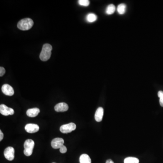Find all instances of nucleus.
<instances>
[{
  "instance_id": "obj_1",
  "label": "nucleus",
  "mask_w": 163,
  "mask_h": 163,
  "mask_svg": "<svg viewBox=\"0 0 163 163\" xmlns=\"http://www.w3.org/2000/svg\"><path fill=\"white\" fill-rule=\"evenodd\" d=\"M52 46L49 44H45L43 46L41 52L39 55L40 60L46 61L50 59L52 50Z\"/></svg>"
},
{
  "instance_id": "obj_2",
  "label": "nucleus",
  "mask_w": 163,
  "mask_h": 163,
  "mask_svg": "<svg viewBox=\"0 0 163 163\" xmlns=\"http://www.w3.org/2000/svg\"><path fill=\"white\" fill-rule=\"evenodd\" d=\"M34 25V22L30 18H25L19 21L17 24V27L22 31H27L31 28Z\"/></svg>"
},
{
  "instance_id": "obj_3",
  "label": "nucleus",
  "mask_w": 163,
  "mask_h": 163,
  "mask_svg": "<svg viewBox=\"0 0 163 163\" xmlns=\"http://www.w3.org/2000/svg\"><path fill=\"white\" fill-rule=\"evenodd\" d=\"M34 142L32 139H28L24 143V153L26 156H30L32 154Z\"/></svg>"
},
{
  "instance_id": "obj_4",
  "label": "nucleus",
  "mask_w": 163,
  "mask_h": 163,
  "mask_svg": "<svg viewBox=\"0 0 163 163\" xmlns=\"http://www.w3.org/2000/svg\"><path fill=\"white\" fill-rule=\"evenodd\" d=\"M76 128V125L73 122L65 124L61 126L60 128V131L63 133L66 134L71 132L74 131Z\"/></svg>"
},
{
  "instance_id": "obj_5",
  "label": "nucleus",
  "mask_w": 163,
  "mask_h": 163,
  "mask_svg": "<svg viewBox=\"0 0 163 163\" xmlns=\"http://www.w3.org/2000/svg\"><path fill=\"white\" fill-rule=\"evenodd\" d=\"M4 156L5 158L9 160L12 161L15 158V149L12 147H9L4 150Z\"/></svg>"
},
{
  "instance_id": "obj_6",
  "label": "nucleus",
  "mask_w": 163,
  "mask_h": 163,
  "mask_svg": "<svg viewBox=\"0 0 163 163\" xmlns=\"http://www.w3.org/2000/svg\"><path fill=\"white\" fill-rule=\"evenodd\" d=\"M14 110L12 108L8 107L4 104L0 105V113L3 116H7L14 114Z\"/></svg>"
},
{
  "instance_id": "obj_7",
  "label": "nucleus",
  "mask_w": 163,
  "mask_h": 163,
  "mask_svg": "<svg viewBox=\"0 0 163 163\" xmlns=\"http://www.w3.org/2000/svg\"><path fill=\"white\" fill-rule=\"evenodd\" d=\"M1 91L4 94L8 96H12L14 94V90L13 88L7 84H5L2 86Z\"/></svg>"
},
{
  "instance_id": "obj_8",
  "label": "nucleus",
  "mask_w": 163,
  "mask_h": 163,
  "mask_svg": "<svg viewBox=\"0 0 163 163\" xmlns=\"http://www.w3.org/2000/svg\"><path fill=\"white\" fill-rule=\"evenodd\" d=\"M64 142L63 139L61 138H56L52 140L51 142V146L53 148L57 149H60L61 147L64 145Z\"/></svg>"
},
{
  "instance_id": "obj_9",
  "label": "nucleus",
  "mask_w": 163,
  "mask_h": 163,
  "mask_svg": "<svg viewBox=\"0 0 163 163\" xmlns=\"http://www.w3.org/2000/svg\"><path fill=\"white\" fill-rule=\"evenodd\" d=\"M25 130L29 133H34L39 131V127L38 125L36 124L29 123L25 126Z\"/></svg>"
},
{
  "instance_id": "obj_10",
  "label": "nucleus",
  "mask_w": 163,
  "mask_h": 163,
  "mask_svg": "<svg viewBox=\"0 0 163 163\" xmlns=\"http://www.w3.org/2000/svg\"><path fill=\"white\" fill-rule=\"evenodd\" d=\"M69 106L65 102H60L56 104L54 107V110L57 112H64L68 111Z\"/></svg>"
},
{
  "instance_id": "obj_11",
  "label": "nucleus",
  "mask_w": 163,
  "mask_h": 163,
  "mask_svg": "<svg viewBox=\"0 0 163 163\" xmlns=\"http://www.w3.org/2000/svg\"><path fill=\"white\" fill-rule=\"evenodd\" d=\"M104 114V109L102 107H99L97 108L95 114V119L97 122H101L103 118Z\"/></svg>"
},
{
  "instance_id": "obj_12",
  "label": "nucleus",
  "mask_w": 163,
  "mask_h": 163,
  "mask_svg": "<svg viewBox=\"0 0 163 163\" xmlns=\"http://www.w3.org/2000/svg\"><path fill=\"white\" fill-rule=\"evenodd\" d=\"M40 112V110L38 108H31L27 111L26 114L28 117H34L37 116Z\"/></svg>"
},
{
  "instance_id": "obj_13",
  "label": "nucleus",
  "mask_w": 163,
  "mask_h": 163,
  "mask_svg": "<svg viewBox=\"0 0 163 163\" xmlns=\"http://www.w3.org/2000/svg\"><path fill=\"white\" fill-rule=\"evenodd\" d=\"M80 163H91V159L87 154H82L79 158Z\"/></svg>"
},
{
  "instance_id": "obj_14",
  "label": "nucleus",
  "mask_w": 163,
  "mask_h": 163,
  "mask_svg": "<svg viewBox=\"0 0 163 163\" xmlns=\"http://www.w3.org/2000/svg\"><path fill=\"white\" fill-rule=\"evenodd\" d=\"M126 9H127V6L125 4L122 3L118 5L117 6V12L120 15H123L126 12Z\"/></svg>"
},
{
  "instance_id": "obj_15",
  "label": "nucleus",
  "mask_w": 163,
  "mask_h": 163,
  "mask_svg": "<svg viewBox=\"0 0 163 163\" xmlns=\"http://www.w3.org/2000/svg\"><path fill=\"white\" fill-rule=\"evenodd\" d=\"M116 11V7L113 4H110L108 5L106 9V13L107 15H112Z\"/></svg>"
},
{
  "instance_id": "obj_16",
  "label": "nucleus",
  "mask_w": 163,
  "mask_h": 163,
  "mask_svg": "<svg viewBox=\"0 0 163 163\" xmlns=\"http://www.w3.org/2000/svg\"><path fill=\"white\" fill-rule=\"evenodd\" d=\"M97 20V16L94 13H89L86 16V20L90 23L94 22Z\"/></svg>"
},
{
  "instance_id": "obj_17",
  "label": "nucleus",
  "mask_w": 163,
  "mask_h": 163,
  "mask_svg": "<svg viewBox=\"0 0 163 163\" xmlns=\"http://www.w3.org/2000/svg\"><path fill=\"white\" fill-rule=\"evenodd\" d=\"M124 163H139V160L135 157H129L124 159Z\"/></svg>"
},
{
  "instance_id": "obj_18",
  "label": "nucleus",
  "mask_w": 163,
  "mask_h": 163,
  "mask_svg": "<svg viewBox=\"0 0 163 163\" xmlns=\"http://www.w3.org/2000/svg\"><path fill=\"white\" fill-rule=\"evenodd\" d=\"M78 3L81 6H88L90 4L89 0H79Z\"/></svg>"
},
{
  "instance_id": "obj_19",
  "label": "nucleus",
  "mask_w": 163,
  "mask_h": 163,
  "mask_svg": "<svg viewBox=\"0 0 163 163\" xmlns=\"http://www.w3.org/2000/svg\"><path fill=\"white\" fill-rule=\"evenodd\" d=\"M158 96L159 98V103L160 106L163 107V92L159 91L158 92Z\"/></svg>"
},
{
  "instance_id": "obj_20",
  "label": "nucleus",
  "mask_w": 163,
  "mask_h": 163,
  "mask_svg": "<svg viewBox=\"0 0 163 163\" xmlns=\"http://www.w3.org/2000/svg\"><path fill=\"white\" fill-rule=\"evenodd\" d=\"M59 151L61 153H65L67 152V149L65 145H63L60 149H59Z\"/></svg>"
},
{
  "instance_id": "obj_21",
  "label": "nucleus",
  "mask_w": 163,
  "mask_h": 163,
  "mask_svg": "<svg viewBox=\"0 0 163 163\" xmlns=\"http://www.w3.org/2000/svg\"><path fill=\"white\" fill-rule=\"evenodd\" d=\"M6 73V70L3 67H0V76L2 77Z\"/></svg>"
},
{
  "instance_id": "obj_22",
  "label": "nucleus",
  "mask_w": 163,
  "mask_h": 163,
  "mask_svg": "<svg viewBox=\"0 0 163 163\" xmlns=\"http://www.w3.org/2000/svg\"><path fill=\"white\" fill-rule=\"evenodd\" d=\"M3 137H4V134H3V133H2V132L1 130L0 131V141H2Z\"/></svg>"
},
{
  "instance_id": "obj_23",
  "label": "nucleus",
  "mask_w": 163,
  "mask_h": 163,
  "mask_svg": "<svg viewBox=\"0 0 163 163\" xmlns=\"http://www.w3.org/2000/svg\"><path fill=\"white\" fill-rule=\"evenodd\" d=\"M106 163H114V162L112 161V159H109L108 160H107Z\"/></svg>"
},
{
  "instance_id": "obj_24",
  "label": "nucleus",
  "mask_w": 163,
  "mask_h": 163,
  "mask_svg": "<svg viewBox=\"0 0 163 163\" xmlns=\"http://www.w3.org/2000/svg\"></svg>"
}]
</instances>
